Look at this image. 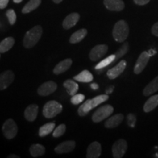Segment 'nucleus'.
I'll return each mask as SVG.
<instances>
[{
  "label": "nucleus",
  "mask_w": 158,
  "mask_h": 158,
  "mask_svg": "<svg viewBox=\"0 0 158 158\" xmlns=\"http://www.w3.org/2000/svg\"><path fill=\"white\" fill-rule=\"evenodd\" d=\"M43 34V29L41 26L37 25L27 31L23 37V44L26 48H31L34 47L40 40Z\"/></svg>",
  "instance_id": "nucleus-1"
},
{
  "label": "nucleus",
  "mask_w": 158,
  "mask_h": 158,
  "mask_svg": "<svg viewBox=\"0 0 158 158\" xmlns=\"http://www.w3.org/2000/svg\"><path fill=\"white\" fill-rule=\"evenodd\" d=\"M113 37L116 42L122 43L129 35V26L124 20H120L114 25L113 29Z\"/></svg>",
  "instance_id": "nucleus-2"
},
{
  "label": "nucleus",
  "mask_w": 158,
  "mask_h": 158,
  "mask_svg": "<svg viewBox=\"0 0 158 158\" xmlns=\"http://www.w3.org/2000/svg\"><path fill=\"white\" fill-rule=\"evenodd\" d=\"M63 107L59 102L55 100H51L45 104L43 106V114L45 118H54L62 111Z\"/></svg>",
  "instance_id": "nucleus-3"
},
{
  "label": "nucleus",
  "mask_w": 158,
  "mask_h": 158,
  "mask_svg": "<svg viewBox=\"0 0 158 158\" xmlns=\"http://www.w3.org/2000/svg\"><path fill=\"white\" fill-rule=\"evenodd\" d=\"M114 108L110 105H105L94 112L92 116V121L95 123L102 122V120L106 119L110 114H113Z\"/></svg>",
  "instance_id": "nucleus-4"
},
{
  "label": "nucleus",
  "mask_w": 158,
  "mask_h": 158,
  "mask_svg": "<svg viewBox=\"0 0 158 158\" xmlns=\"http://www.w3.org/2000/svg\"><path fill=\"white\" fill-rule=\"evenodd\" d=\"M4 135L7 139H13L18 133V126L12 118L6 120L2 126Z\"/></svg>",
  "instance_id": "nucleus-5"
},
{
  "label": "nucleus",
  "mask_w": 158,
  "mask_h": 158,
  "mask_svg": "<svg viewBox=\"0 0 158 158\" xmlns=\"http://www.w3.org/2000/svg\"><path fill=\"white\" fill-rule=\"evenodd\" d=\"M127 149V143L125 140L119 139L114 143L112 153L114 158H122Z\"/></svg>",
  "instance_id": "nucleus-6"
},
{
  "label": "nucleus",
  "mask_w": 158,
  "mask_h": 158,
  "mask_svg": "<svg viewBox=\"0 0 158 158\" xmlns=\"http://www.w3.org/2000/svg\"><path fill=\"white\" fill-rule=\"evenodd\" d=\"M108 50V47L107 45L101 44L96 45L90 51L89 59L92 61H94V62L98 61L100 59H101L102 56H105V54L107 53Z\"/></svg>",
  "instance_id": "nucleus-7"
},
{
  "label": "nucleus",
  "mask_w": 158,
  "mask_h": 158,
  "mask_svg": "<svg viewBox=\"0 0 158 158\" xmlns=\"http://www.w3.org/2000/svg\"><path fill=\"white\" fill-rule=\"evenodd\" d=\"M150 56L148 51H143L137 59L134 68V73L135 74H140L144 70V68L147 66L148 62L149 61Z\"/></svg>",
  "instance_id": "nucleus-8"
},
{
  "label": "nucleus",
  "mask_w": 158,
  "mask_h": 158,
  "mask_svg": "<svg viewBox=\"0 0 158 158\" xmlns=\"http://www.w3.org/2000/svg\"><path fill=\"white\" fill-rule=\"evenodd\" d=\"M57 89V84L54 81H49L43 83L37 89V94L40 96H48L49 94L54 93Z\"/></svg>",
  "instance_id": "nucleus-9"
},
{
  "label": "nucleus",
  "mask_w": 158,
  "mask_h": 158,
  "mask_svg": "<svg viewBox=\"0 0 158 158\" xmlns=\"http://www.w3.org/2000/svg\"><path fill=\"white\" fill-rule=\"evenodd\" d=\"M15 79V75L13 71L7 70L0 74V90L7 89Z\"/></svg>",
  "instance_id": "nucleus-10"
},
{
  "label": "nucleus",
  "mask_w": 158,
  "mask_h": 158,
  "mask_svg": "<svg viewBox=\"0 0 158 158\" xmlns=\"http://www.w3.org/2000/svg\"><path fill=\"white\" fill-rule=\"evenodd\" d=\"M127 66V62L125 60H122L115 67L108 70L107 76L110 79H115L123 73V71Z\"/></svg>",
  "instance_id": "nucleus-11"
},
{
  "label": "nucleus",
  "mask_w": 158,
  "mask_h": 158,
  "mask_svg": "<svg viewBox=\"0 0 158 158\" xmlns=\"http://www.w3.org/2000/svg\"><path fill=\"white\" fill-rule=\"evenodd\" d=\"M102 148L101 145L98 142L94 141L89 146L87 152H86V157L87 158H98L101 155Z\"/></svg>",
  "instance_id": "nucleus-12"
},
{
  "label": "nucleus",
  "mask_w": 158,
  "mask_h": 158,
  "mask_svg": "<svg viewBox=\"0 0 158 158\" xmlns=\"http://www.w3.org/2000/svg\"><path fill=\"white\" fill-rule=\"evenodd\" d=\"M75 147H76V142L74 141H66L59 144L54 150L57 154H64L72 152Z\"/></svg>",
  "instance_id": "nucleus-13"
},
{
  "label": "nucleus",
  "mask_w": 158,
  "mask_h": 158,
  "mask_svg": "<svg viewBox=\"0 0 158 158\" xmlns=\"http://www.w3.org/2000/svg\"><path fill=\"white\" fill-rule=\"evenodd\" d=\"M103 4L110 11H122L124 8V3L122 0H104Z\"/></svg>",
  "instance_id": "nucleus-14"
},
{
  "label": "nucleus",
  "mask_w": 158,
  "mask_h": 158,
  "mask_svg": "<svg viewBox=\"0 0 158 158\" xmlns=\"http://www.w3.org/2000/svg\"><path fill=\"white\" fill-rule=\"evenodd\" d=\"M80 19V15L78 13H73L65 18L62 23V27L64 29H70L78 23Z\"/></svg>",
  "instance_id": "nucleus-15"
},
{
  "label": "nucleus",
  "mask_w": 158,
  "mask_h": 158,
  "mask_svg": "<svg viewBox=\"0 0 158 158\" xmlns=\"http://www.w3.org/2000/svg\"><path fill=\"white\" fill-rule=\"evenodd\" d=\"M38 106L36 104H31L25 109V118L29 122H33L36 119L38 114Z\"/></svg>",
  "instance_id": "nucleus-16"
},
{
  "label": "nucleus",
  "mask_w": 158,
  "mask_h": 158,
  "mask_svg": "<svg viewBox=\"0 0 158 158\" xmlns=\"http://www.w3.org/2000/svg\"><path fill=\"white\" fill-rule=\"evenodd\" d=\"M124 119V116L122 114H116L105 122V127L106 128H114L118 127Z\"/></svg>",
  "instance_id": "nucleus-17"
},
{
  "label": "nucleus",
  "mask_w": 158,
  "mask_h": 158,
  "mask_svg": "<svg viewBox=\"0 0 158 158\" xmlns=\"http://www.w3.org/2000/svg\"><path fill=\"white\" fill-rule=\"evenodd\" d=\"M72 63L73 61L71 59H64V60L62 61V62H60L59 64H56V66L54 68L53 72L56 75L63 73H64L65 71H67L70 68V66L72 65Z\"/></svg>",
  "instance_id": "nucleus-18"
},
{
  "label": "nucleus",
  "mask_w": 158,
  "mask_h": 158,
  "mask_svg": "<svg viewBox=\"0 0 158 158\" xmlns=\"http://www.w3.org/2000/svg\"><path fill=\"white\" fill-rule=\"evenodd\" d=\"M158 91V76L156 77L144 88L143 94L144 96H149Z\"/></svg>",
  "instance_id": "nucleus-19"
},
{
  "label": "nucleus",
  "mask_w": 158,
  "mask_h": 158,
  "mask_svg": "<svg viewBox=\"0 0 158 158\" xmlns=\"http://www.w3.org/2000/svg\"><path fill=\"white\" fill-rule=\"evenodd\" d=\"M158 106V94L152 96L148 99V100L145 102L143 106V110L146 113L153 110Z\"/></svg>",
  "instance_id": "nucleus-20"
},
{
  "label": "nucleus",
  "mask_w": 158,
  "mask_h": 158,
  "mask_svg": "<svg viewBox=\"0 0 158 158\" xmlns=\"http://www.w3.org/2000/svg\"><path fill=\"white\" fill-rule=\"evenodd\" d=\"M87 35V30L86 29H81L76 31L73 34L71 35L70 38V43L72 44L80 43L85 38V37Z\"/></svg>",
  "instance_id": "nucleus-21"
},
{
  "label": "nucleus",
  "mask_w": 158,
  "mask_h": 158,
  "mask_svg": "<svg viewBox=\"0 0 158 158\" xmlns=\"http://www.w3.org/2000/svg\"><path fill=\"white\" fill-rule=\"evenodd\" d=\"M73 79L77 81L82 82V83H89L92 81L93 80V76L91 73L89 71L87 70H83L80 73L74 76Z\"/></svg>",
  "instance_id": "nucleus-22"
},
{
  "label": "nucleus",
  "mask_w": 158,
  "mask_h": 158,
  "mask_svg": "<svg viewBox=\"0 0 158 158\" xmlns=\"http://www.w3.org/2000/svg\"><path fill=\"white\" fill-rule=\"evenodd\" d=\"M64 86L66 88L67 92L70 95L73 96L77 93L78 91V84L76 82H75L73 80H70L68 79L64 82Z\"/></svg>",
  "instance_id": "nucleus-23"
},
{
  "label": "nucleus",
  "mask_w": 158,
  "mask_h": 158,
  "mask_svg": "<svg viewBox=\"0 0 158 158\" xmlns=\"http://www.w3.org/2000/svg\"><path fill=\"white\" fill-rule=\"evenodd\" d=\"M15 44V40L13 37H9L4 39L0 43V53H5L12 48Z\"/></svg>",
  "instance_id": "nucleus-24"
},
{
  "label": "nucleus",
  "mask_w": 158,
  "mask_h": 158,
  "mask_svg": "<svg viewBox=\"0 0 158 158\" xmlns=\"http://www.w3.org/2000/svg\"><path fill=\"white\" fill-rule=\"evenodd\" d=\"M29 152H30L31 155L33 157H37L44 155L45 152V149L41 144L36 143L31 146L30 149H29Z\"/></svg>",
  "instance_id": "nucleus-25"
},
{
  "label": "nucleus",
  "mask_w": 158,
  "mask_h": 158,
  "mask_svg": "<svg viewBox=\"0 0 158 158\" xmlns=\"http://www.w3.org/2000/svg\"><path fill=\"white\" fill-rule=\"evenodd\" d=\"M41 4V0H30L27 4H26L24 7L22 9V13L27 14L30 12L35 10L39 7Z\"/></svg>",
  "instance_id": "nucleus-26"
},
{
  "label": "nucleus",
  "mask_w": 158,
  "mask_h": 158,
  "mask_svg": "<svg viewBox=\"0 0 158 158\" xmlns=\"http://www.w3.org/2000/svg\"><path fill=\"white\" fill-rule=\"evenodd\" d=\"M55 126H56V124H55L54 122H49V123H46L44 125H43L39 130L40 137H45V136L50 134L51 132H53Z\"/></svg>",
  "instance_id": "nucleus-27"
},
{
  "label": "nucleus",
  "mask_w": 158,
  "mask_h": 158,
  "mask_svg": "<svg viewBox=\"0 0 158 158\" xmlns=\"http://www.w3.org/2000/svg\"><path fill=\"white\" fill-rule=\"evenodd\" d=\"M93 109L92 107V104H91V100H86V102H84L80 107L78 108V113L79 116H84L87 115L89 112L91 110Z\"/></svg>",
  "instance_id": "nucleus-28"
},
{
  "label": "nucleus",
  "mask_w": 158,
  "mask_h": 158,
  "mask_svg": "<svg viewBox=\"0 0 158 158\" xmlns=\"http://www.w3.org/2000/svg\"><path fill=\"white\" fill-rule=\"evenodd\" d=\"M114 60H116V55L113 54L110 55V56H108L107 58H106L103 60H102L101 62H99L98 64L95 66V70H100V69L105 68L106 67H107L108 65L111 64Z\"/></svg>",
  "instance_id": "nucleus-29"
},
{
  "label": "nucleus",
  "mask_w": 158,
  "mask_h": 158,
  "mask_svg": "<svg viewBox=\"0 0 158 158\" xmlns=\"http://www.w3.org/2000/svg\"><path fill=\"white\" fill-rule=\"evenodd\" d=\"M108 98H109L108 94H101V95H98L93 99H92L91 100V104H92V108L97 107L99 105L101 104L102 102L107 101Z\"/></svg>",
  "instance_id": "nucleus-30"
},
{
  "label": "nucleus",
  "mask_w": 158,
  "mask_h": 158,
  "mask_svg": "<svg viewBox=\"0 0 158 158\" xmlns=\"http://www.w3.org/2000/svg\"><path fill=\"white\" fill-rule=\"evenodd\" d=\"M128 51H129V43H124L116 53V60L124 56L128 52Z\"/></svg>",
  "instance_id": "nucleus-31"
},
{
  "label": "nucleus",
  "mask_w": 158,
  "mask_h": 158,
  "mask_svg": "<svg viewBox=\"0 0 158 158\" xmlns=\"http://www.w3.org/2000/svg\"><path fill=\"white\" fill-rule=\"evenodd\" d=\"M65 131H66V126H65V124H60V125H59L54 130V132H53V136L54 138H59L64 135Z\"/></svg>",
  "instance_id": "nucleus-32"
},
{
  "label": "nucleus",
  "mask_w": 158,
  "mask_h": 158,
  "mask_svg": "<svg viewBox=\"0 0 158 158\" xmlns=\"http://www.w3.org/2000/svg\"><path fill=\"white\" fill-rule=\"evenodd\" d=\"M6 15H7V19H8L9 23L11 25H13L16 21V14L13 9H10L6 12Z\"/></svg>",
  "instance_id": "nucleus-33"
},
{
  "label": "nucleus",
  "mask_w": 158,
  "mask_h": 158,
  "mask_svg": "<svg viewBox=\"0 0 158 158\" xmlns=\"http://www.w3.org/2000/svg\"><path fill=\"white\" fill-rule=\"evenodd\" d=\"M85 96L82 94H76L72 96V98L70 99V101L72 102V104L73 105H78L81 102H82L84 100Z\"/></svg>",
  "instance_id": "nucleus-34"
},
{
  "label": "nucleus",
  "mask_w": 158,
  "mask_h": 158,
  "mask_svg": "<svg viewBox=\"0 0 158 158\" xmlns=\"http://www.w3.org/2000/svg\"><path fill=\"white\" fill-rule=\"evenodd\" d=\"M127 123L128 124V126L132 128L135 127V123H136V116L135 114H129L127 116Z\"/></svg>",
  "instance_id": "nucleus-35"
},
{
  "label": "nucleus",
  "mask_w": 158,
  "mask_h": 158,
  "mask_svg": "<svg viewBox=\"0 0 158 158\" xmlns=\"http://www.w3.org/2000/svg\"><path fill=\"white\" fill-rule=\"evenodd\" d=\"M152 33L156 37H158V22L155 23L152 27Z\"/></svg>",
  "instance_id": "nucleus-36"
},
{
  "label": "nucleus",
  "mask_w": 158,
  "mask_h": 158,
  "mask_svg": "<svg viewBox=\"0 0 158 158\" xmlns=\"http://www.w3.org/2000/svg\"><path fill=\"white\" fill-rule=\"evenodd\" d=\"M134 2L138 5H145L150 2V0H133Z\"/></svg>",
  "instance_id": "nucleus-37"
},
{
  "label": "nucleus",
  "mask_w": 158,
  "mask_h": 158,
  "mask_svg": "<svg viewBox=\"0 0 158 158\" xmlns=\"http://www.w3.org/2000/svg\"><path fill=\"white\" fill-rule=\"evenodd\" d=\"M8 2L9 0H0V9H5Z\"/></svg>",
  "instance_id": "nucleus-38"
},
{
  "label": "nucleus",
  "mask_w": 158,
  "mask_h": 158,
  "mask_svg": "<svg viewBox=\"0 0 158 158\" xmlns=\"http://www.w3.org/2000/svg\"><path fill=\"white\" fill-rule=\"evenodd\" d=\"M114 89V86H110L109 88H108L107 89H106V94H111L112 92H113Z\"/></svg>",
  "instance_id": "nucleus-39"
},
{
  "label": "nucleus",
  "mask_w": 158,
  "mask_h": 158,
  "mask_svg": "<svg viewBox=\"0 0 158 158\" xmlns=\"http://www.w3.org/2000/svg\"><path fill=\"white\" fill-rule=\"evenodd\" d=\"M90 86H91V88H92L93 90H97V89H99L98 84H95V83H93V84H91Z\"/></svg>",
  "instance_id": "nucleus-40"
},
{
  "label": "nucleus",
  "mask_w": 158,
  "mask_h": 158,
  "mask_svg": "<svg viewBox=\"0 0 158 158\" xmlns=\"http://www.w3.org/2000/svg\"><path fill=\"white\" fill-rule=\"evenodd\" d=\"M148 53H149L150 56H152L156 54V53H157V51L154 50V49H150L149 51H148Z\"/></svg>",
  "instance_id": "nucleus-41"
},
{
  "label": "nucleus",
  "mask_w": 158,
  "mask_h": 158,
  "mask_svg": "<svg viewBox=\"0 0 158 158\" xmlns=\"http://www.w3.org/2000/svg\"><path fill=\"white\" fill-rule=\"evenodd\" d=\"M8 157H10V158H19L20 157L19 156H16L15 155H9Z\"/></svg>",
  "instance_id": "nucleus-42"
},
{
  "label": "nucleus",
  "mask_w": 158,
  "mask_h": 158,
  "mask_svg": "<svg viewBox=\"0 0 158 158\" xmlns=\"http://www.w3.org/2000/svg\"><path fill=\"white\" fill-rule=\"evenodd\" d=\"M62 1H63V0H53V2H54L56 3V4H59V3L62 2Z\"/></svg>",
  "instance_id": "nucleus-43"
},
{
  "label": "nucleus",
  "mask_w": 158,
  "mask_h": 158,
  "mask_svg": "<svg viewBox=\"0 0 158 158\" xmlns=\"http://www.w3.org/2000/svg\"><path fill=\"white\" fill-rule=\"evenodd\" d=\"M23 0H13V2H14L15 3H20V2H21Z\"/></svg>",
  "instance_id": "nucleus-44"
}]
</instances>
